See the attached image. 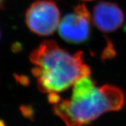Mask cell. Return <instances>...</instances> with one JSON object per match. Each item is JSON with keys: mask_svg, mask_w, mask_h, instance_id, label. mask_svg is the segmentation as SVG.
<instances>
[{"mask_svg": "<svg viewBox=\"0 0 126 126\" xmlns=\"http://www.w3.org/2000/svg\"><path fill=\"white\" fill-rule=\"evenodd\" d=\"M91 22L92 16L86 5H77L72 13L65 15L60 20L58 28L59 34L67 43H84L90 36Z\"/></svg>", "mask_w": 126, "mask_h": 126, "instance_id": "cell-4", "label": "cell"}, {"mask_svg": "<svg viewBox=\"0 0 126 126\" xmlns=\"http://www.w3.org/2000/svg\"><path fill=\"white\" fill-rule=\"evenodd\" d=\"M52 111L66 126H85L103 113L121 110L126 103L123 91L117 86H96L90 76L81 78L74 84L70 99L56 93L48 94Z\"/></svg>", "mask_w": 126, "mask_h": 126, "instance_id": "cell-1", "label": "cell"}, {"mask_svg": "<svg viewBox=\"0 0 126 126\" xmlns=\"http://www.w3.org/2000/svg\"><path fill=\"white\" fill-rule=\"evenodd\" d=\"M32 69L41 92L51 94L68 89L81 78L90 76L91 69L83 52L71 53L53 40L43 41L30 55Z\"/></svg>", "mask_w": 126, "mask_h": 126, "instance_id": "cell-2", "label": "cell"}, {"mask_svg": "<svg viewBox=\"0 0 126 126\" xmlns=\"http://www.w3.org/2000/svg\"><path fill=\"white\" fill-rule=\"evenodd\" d=\"M124 13L116 3L102 1L93 9L92 21L100 32L110 33L117 30L124 22Z\"/></svg>", "mask_w": 126, "mask_h": 126, "instance_id": "cell-5", "label": "cell"}, {"mask_svg": "<svg viewBox=\"0 0 126 126\" xmlns=\"http://www.w3.org/2000/svg\"><path fill=\"white\" fill-rule=\"evenodd\" d=\"M1 3H2V0H0V4H1Z\"/></svg>", "mask_w": 126, "mask_h": 126, "instance_id": "cell-6", "label": "cell"}, {"mask_svg": "<svg viewBox=\"0 0 126 126\" xmlns=\"http://www.w3.org/2000/svg\"><path fill=\"white\" fill-rule=\"evenodd\" d=\"M0 38H1V34H0Z\"/></svg>", "mask_w": 126, "mask_h": 126, "instance_id": "cell-8", "label": "cell"}, {"mask_svg": "<svg viewBox=\"0 0 126 126\" xmlns=\"http://www.w3.org/2000/svg\"><path fill=\"white\" fill-rule=\"evenodd\" d=\"M83 1H93V0H83Z\"/></svg>", "mask_w": 126, "mask_h": 126, "instance_id": "cell-7", "label": "cell"}, {"mask_svg": "<svg viewBox=\"0 0 126 126\" xmlns=\"http://www.w3.org/2000/svg\"><path fill=\"white\" fill-rule=\"evenodd\" d=\"M25 22L33 33L41 36H50L58 28L60 12L53 0H37L27 10Z\"/></svg>", "mask_w": 126, "mask_h": 126, "instance_id": "cell-3", "label": "cell"}]
</instances>
